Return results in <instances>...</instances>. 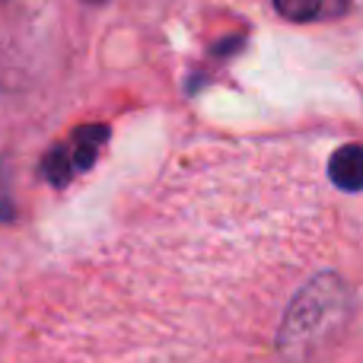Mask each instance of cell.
Here are the masks:
<instances>
[{
    "instance_id": "1",
    "label": "cell",
    "mask_w": 363,
    "mask_h": 363,
    "mask_svg": "<svg viewBox=\"0 0 363 363\" xmlns=\"http://www.w3.org/2000/svg\"><path fill=\"white\" fill-rule=\"evenodd\" d=\"M351 290L345 277L319 274L296 294L281 325V357L287 363H315L341 345L351 325Z\"/></svg>"
},
{
    "instance_id": "2",
    "label": "cell",
    "mask_w": 363,
    "mask_h": 363,
    "mask_svg": "<svg viewBox=\"0 0 363 363\" xmlns=\"http://www.w3.org/2000/svg\"><path fill=\"white\" fill-rule=\"evenodd\" d=\"M108 140V128L106 125H83L70 134L67 144H57L45 153L42 160V172L45 179L51 182L55 188H64L77 172L93 169L99 150L106 147Z\"/></svg>"
},
{
    "instance_id": "3",
    "label": "cell",
    "mask_w": 363,
    "mask_h": 363,
    "mask_svg": "<svg viewBox=\"0 0 363 363\" xmlns=\"http://www.w3.org/2000/svg\"><path fill=\"white\" fill-rule=\"evenodd\" d=\"M274 6L290 23H325L345 16L351 0H274Z\"/></svg>"
},
{
    "instance_id": "4",
    "label": "cell",
    "mask_w": 363,
    "mask_h": 363,
    "mask_svg": "<svg viewBox=\"0 0 363 363\" xmlns=\"http://www.w3.org/2000/svg\"><path fill=\"white\" fill-rule=\"evenodd\" d=\"M328 176L341 191H360L363 185V150L360 144H347L328 160Z\"/></svg>"
},
{
    "instance_id": "5",
    "label": "cell",
    "mask_w": 363,
    "mask_h": 363,
    "mask_svg": "<svg viewBox=\"0 0 363 363\" xmlns=\"http://www.w3.org/2000/svg\"><path fill=\"white\" fill-rule=\"evenodd\" d=\"M86 4H102V0H86Z\"/></svg>"
}]
</instances>
